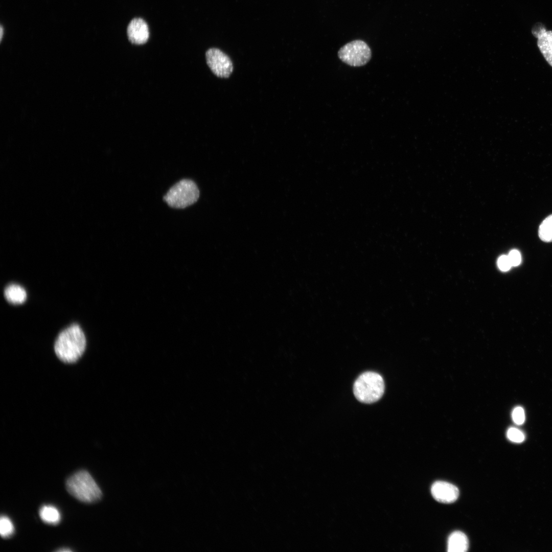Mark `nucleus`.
I'll list each match as a JSON object with an SVG mask.
<instances>
[{
    "instance_id": "1",
    "label": "nucleus",
    "mask_w": 552,
    "mask_h": 552,
    "mask_svg": "<svg viewBox=\"0 0 552 552\" xmlns=\"http://www.w3.org/2000/svg\"><path fill=\"white\" fill-rule=\"evenodd\" d=\"M85 348V335L77 325H73L63 330L54 344L56 356L65 363L77 362L83 355Z\"/></svg>"
},
{
    "instance_id": "2",
    "label": "nucleus",
    "mask_w": 552,
    "mask_h": 552,
    "mask_svg": "<svg viewBox=\"0 0 552 552\" xmlns=\"http://www.w3.org/2000/svg\"><path fill=\"white\" fill-rule=\"evenodd\" d=\"M66 488L72 496L85 503L97 502L102 495L94 479L85 470L79 471L71 475L66 480Z\"/></svg>"
},
{
    "instance_id": "3",
    "label": "nucleus",
    "mask_w": 552,
    "mask_h": 552,
    "mask_svg": "<svg viewBox=\"0 0 552 552\" xmlns=\"http://www.w3.org/2000/svg\"><path fill=\"white\" fill-rule=\"evenodd\" d=\"M384 383L382 377L374 372L361 374L353 385L356 398L364 403H373L378 401L384 392Z\"/></svg>"
},
{
    "instance_id": "4",
    "label": "nucleus",
    "mask_w": 552,
    "mask_h": 552,
    "mask_svg": "<svg viewBox=\"0 0 552 552\" xmlns=\"http://www.w3.org/2000/svg\"><path fill=\"white\" fill-rule=\"evenodd\" d=\"M199 197V191L195 182L184 179L173 185L163 199L171 208L184 209L195 203Z\"/></svg>"
},
{
    "instance_id": "5",
    "label": "nucleus",
    "mask_w": 552,
    "mask_h": 552,
    "mask_svg": "<svg viewBox=\"0 0 552 552\" xmlns=\"http://www.w3.org/2000/svg\"><path fill=\"white\" fill-rule=\"evenodd\" d=\"M338 56L344 63L358 67L369 62L372 57V51L365 41L358 39L342 46L338 52Z\"/></svg>"
},
{
    "instance_id": "6",
    "label": "nucleus",
    "mask_w": 552,
    "mask_h": 552,
    "mask_svg": "<svg viewBox=\"0 0 552 552\" xmlns=\"http://www.w3.org/2000/svg\"><path fill=\"white\" fill-rule=\"evenodd\" d=\"M208 65L212 72L220 78H228L233 71V64L230 58L217 48H211L205 53Z\"/></svg>"
},
{
    "instance_id": "7",
    "label": "nucleus",
    "mask_w": 552,
    "mask_h": 552,
    "mask_svg": "<svg viewBox=\"0 0 552 552\" xmlns=\"http://www.w3.org/2000/svg\"><path fill=\"white\" fill-rule=\"evenodd\" d=\"M541 22L532 28V33L537 38V46L547 63L552 67V30L547 31Z\"/></svg>"
},
{
    "instance_id": "8",
    "label": "nucleus",
    "mask_w": 552,
    "mask_h": 552,
    "mask_svg": "<svg viewBox=\"0 0 552 552\" xmlns=\"http://www.w3.org/2000/svg\"><path fill=\"white\" fill-rule=\"evenodd\" d=\"M431 493L436 501L444 503L454 502L459 496V490L455 486L444 481L434 482L431 487Z\"/></svg>"
},
{
    "instance_id": "9",
    "label": "nucleus",
    "mask_w": 552,
    "mask_h": 552,
    "mask_svg": "<svg viewBox=\"0 0 552 552\" xmlns=\"http://www.w3.org/2000/svg\"><path fill=\"white\" fill-rule=\"evenodd\" d=\"M129 40L133 44H142L147 42L149 32L147 23L141 18L132 19L127 27Z\"/></svg>"
},
{
    "instance_id": "10",
    "label": "nucleus",
    "mask_w": 552,
    "mask_h": 552,
    "mask_svg": "<svg viewBox=\"0 0 552 552\" xmlns=\"http://www.w3.org/2000/svg\"><path fill=\"white\" fill-rule=\"evenodd\" d=\"M468 548V539L464 533L455 531L450 534L448 539V551L465 552Z\"/></svg>"
},
{
    "instance_id": "11",
    "label": "nucleus",
    "mask_w": 552,
    "mask_h": 552,
    "mask_svg": "<svg viewBox=\"0 0 552 552\" xmlns=\"http://www.w3.org/2000/svg\"><path fill=\"white\" fill-rule=\"evenodd\" d=\"M4 296L9 303L14 304H21L26 300L27 293L20 286L11 284L5 288Z\"/></svg>"
},
{
    "instance_id": "12",
    "label": "nucleus",
    "mask_w": 552,
    "mask_h": 552,
    "mask_svg": "<svg viewBox=\"0 0 552 552\" xmlns=\"http://www.w3.org/2000/svg\"><path fill=\"white\" fill-rule=\"evenodd\" d=\"M39 516L45 523L57 524L61 520V515L58 510L52 505H44L40 509Z\"/></svg>"
},
{
    "instance_id": "13",
    "label": "nucleus",
    "mask_w": 552,
    "mask_h": 552,
    "mask_svg": "<svg viewBox=\"0 0 552 552\" xmlns=\"http://www.w3.org/2000/svg\"><path fill=\"white\" fill-rule=\"evenodd\" d=\"M538 234L544 242L552 241V215L547 217L540 224Z\"/></svg>"
},
{
    "instance_id": "14",
    "label": "nucleus",
    "mask_w": 552,
    "mask_h": 552,
    "mask_svg": "<svg viewBox=\"0 0 552 552\" xmlns=\"http://www.w3.org/2000/svg\"><path fill=\"white\" fill-rule=\"evenodd\" d=\"M14 532V527L10 518L2 516L0 519V534L1 537L7 538L11 537Z\"/></svg>"
},
{
    "instance_id": "15",
    "label": "nucleus",
    "mask_w": 552,
    "mask_h": 552,
    "mask_svg": "<svg viewBox=\"0 0 552 552\" xmlns=\"http://www.w3.org/2000/svg\"><path fill=\"white\" fill-rule=\"evenodd\" d=\"M508 439L514 442L520 443L524 440V435L520 430L512 427L509 429L507 432Z\"/></svg>"
},
{
    "instance_id": "16",
    "label": "nucleus",
    "mask_w": 552,
    "mask_h": 552,
    "mask_svg": "<svg viewBox=\"0 0 552 552\" xmlns=\"http://www.w3.org/2000/svg\"><path fill=\"white\" fill-rule=\"evenodd\" d=\"M512 418L514 422L518 425L522 424L525 420L523 409L521 407H516L512 413Z\"/></svg>"
},
{
    "instance_id": "17",
    "label": "nucleus",
    "mask_w": 552,
    "mask_h": 552,
    "mask_svg": "<svg viewBox=\"0 0 552 552\" xmlns=\"http://www.w3.org/2000/svg\"><path fill=\"white\" fill-rule=\"evenodd\" d=\"M512 266L519 265L521 262V256L520 252L517 249H513L508 255Z\"/></svg>"
},
{
    "instance_id": "18",
    "label": "nucleus",
    "mask_w": 552,
    "mask_h": 552,
    "mask_svg": "<svg viewBox=\"0 0 552 552\" xmlns=\"http://www.w3.org/2000/svg\"><path fill=\"white\" fill-rule=\"evenodd\" d=\"M499 268L503 271L509 270L512 266L508 256H500L497 261Z\"/></svg>"
},
{
    "instance_id": "19",
    "label": "nucleus",
    "mask_w": 552,
    "mask_h": 552,
    "mask_svg": "<svg viewBox=\"0 0 552 552\" xmlns=\"http://www.w3.org/2000/svg\"><path fill=\"white\" fill-rule=\"evenodd\" d=\"M57 551H71V550H70V549H68L67 548H65V549L64 548H63V549H60L59 550H58Z\"/></svg>"
},
{
    "instance_id": "20",
    "label": "nucleus",
    "mask_w": 552,
    "mask_h": 552,
    "mask_svg": "<svg viewBox=\"0 0 552 552\" xmlns=\"http://www.w3.org/2000/svg\"><path fill=\"white\" fill-rule=\"evenodd\" d=\"M3 33H4V30H3V27H1V40H2V37H3Z\"/></svg>"
}]
</instances>
